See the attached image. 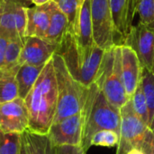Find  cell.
<instances>
[{"instance_id":"6da1fadb","label":"cell","mask_w":154,"mask_h":154,"mask_svg":"<svg viewBox=\"0 0 154 154\" xmlns=\"http://www.w3.org/2000/svg\"><path fill=\"white\" fill-rule=\"evenodd\" d=\"M29 114V129L47 134L55 118L58 104L56 73L51 58L43 67L36 83L24 98Z\"/></svg>"},{"instance_id":"7a4b0ae2","label":"cell","mask_w":154,"mask_h":154,"mask_svg":"<svg viewBox=\"0 0 154 154\" xmlns=\"http://www.w3.org/2000/svg\"><path fill=\"white\" fill-rule=\"evenodd\" d=\"M83 118L82 148L88 152L94 134L101 130H113L120 134L121 112L113 106L94 82L86 88L81 109Z\"/></svg>"},{"instance_id":"3957f363","label":"cell","mask_w":154,"mask_h":154,"mask_svg":"<svg viewBox=\"0 0 154 154\" xmlns=\"http://www.w3.org/2000/svg\"><path fill=\"white\" fill-rule=\"evenodd\" d=\"M105 52L97 44L87 48L80 46L69 31L57 51L71 76L86 88L96 81Z\"/></svg>"},{"instance_id":"277c9868","label":"cell","mask_w":154,"mask_h":154,"mask_svg":"<svg viewBox=\"0 0 154 154\" xmlns=\"http://www.w3.org/2000/svg\"><path fill=\"white\" fill-rule=\"evenodd\" d=\"M121 128L116 154L139 149L144 154H154V134L150 127L134 113L129 100L120 108Z\"/></svg>"},{"instance_id":"5b68a950","label":"cell","mask_w":154,"mask_h":154,"mask_svg":"<svg viewBox=\"0 0 154 154\" xmlns=\"http://www.w3.org/2000/svg\"><path fill=\"white\" fill-rule=\"evenodd\" d=\"M52 58L58 89L57 111L53 121L55 123L81 112L86 87L71 76L60 54L55 52Z\"/></svg>"},{"instance_id":"8992f818","label":"cell","mask_w":154,"mask_h":154,"mask_svg":"<svg viewBox=\"0 0 154 154\" xmlns=\"http://www.w3.org/2000/svg\"><path fill=\"white\" fill-rule=\"evenodd\" d=\"M107 100L116 107L121 108L130 98L123 82L121 64V45H116L106 51L102 65L95 81Z\"/></svg>"},{"instance_id":"52a82bcc","label":"cell","mask_w":154,"mask_h":154,"mask_svg":"<svg viewBox=\"0 0 154 154\" xmlns=\"http://www.w3.org/2000/svg\"><path fill=\"white\" fill-rule=\"evenodd\" d=\"M91 18L95 43L104 51L117 45L110 1L91 0Z\"/></svg>"},{"instance_id":"ba28073f","label":"cell","mask_w":154,"mask_h":154,"mask_svg":"<svg viewBox=\"0 0 154 154\" xmlns=\"http://www.w3.org/2000/svg\"><path fill=\"white\" fill-rule=\"evenodd\" d=\"M82 134L83 118L81 112L53 123L47 134L54 147L67 145L82 147Z\"/></svg>"},{"instance_id":"9c48e42d","label":"cell","mask_w":154,"mask_h":154,"mask_svg":"<svg viewBox=\"0 0 154 154\" xmlns=\"http://www.w3.org/2000/svg\"><path fill=\"white\" fill-rule=\"evenodd\" d=\"M122 45H126L135 51L143 68L152 69L154 30L138 23L132 26Z\"/></svg>"},{"instance_id":"30bf717a","label":"cell","mask_w":154,"mask_h":154,"mask_svg":"<svg viewBox=\"0 0 154 154\" xmlns=\"http://www.w3.org/2000/svg\"><path fill=\"white\" fill-rule=\"evenodd\" d=\"M29 129V114L24 99L17 97L0 104V131L23 134Z\"/></svg>"},{"instance_id":"8fae6325","label":"cell","mask_w":154,"mask_h":154,"mask_svg":"<svg viewBox=\"0 0 154 154\" xmlns=\"http://www.w3.org/2000/svg\"><path fill=\"white\" fill-rule=\"evenodd\" d=\"M26 8L10 2L0 1V37L7 40L24 38Z\"/></svg>"},{"instance_id":"7c38bea8","label":"cell","mask_w":154,"mask_h":154,"mask_svg":"<svg viewBox=\"0 0 154 154\" xmlns=\"http://www.w3.org/2000/svg\"><path fill=\"white\" fill-rule=\"evenodd\" d=\"M59 46L53 45L39 37H24L18 64L32 66H44L57 52Z\"/></svg>"},{"instance_id":"4fadbf2b","label":"cell","mask_w":154,"mask_h":154,"mask_svg":"<svg viewBox=\"0 0 154 154\" xmlns=\"http://www.w3.org/2000/svg\"><path fill=\"white\" fill-rule=\"evenodd\" d=\"M121 64L124 87L131 98L141 82L143 67L135 51L126 45H121Z\"/></svg>"},{"instance_id":"5bb4252c","label":"cell","mask_w":154,"mask_h":154,"mask_svg":"<svg viewBox=\"0 0 154 154\" xmlns=\"http://www.w3.org/2000/svg\"><path fill=\"white\" fill-rule=\"evenodd\" d=\"M71 33L74 35L77 42L82 47L87 48L96 44L93 39L91 0L81 1L77 15L75 26Z\"/></svg>"},{"instance_id":"9a60e30c","label":"cell","mask_w":154,"mask_h":154,"mask_svg":"<svg viewBox=\"0 0 154 154\" xmlns=\"http://www.w3.org/2000/svg\"><path fill=\"white\" fill-rule=\"evenodd\" d=\"M46 7L50 16V23L43 40L51 44L60 46L69 30V20L53 0L48 2Z\"/></svg>"},{"instance_id":"2e32d148","label":"cell","mask_w":154,"mask_h":154,"mask_svg":"<svg viewBox=\"0 0 154 154\" xmlns=\"http://www.w3.org/2000/svg\"><path fill=\"white\" fill-rule=\"evenodd\" d=\"M49 23L50 16L46 4L26 8V27L24 36H33L44 39Z\"/></svg>"},{"instance_id":"e0dca14e","label":"cell","mask_w":154,"mask_h":154,"mask_svg":"<svg viewBox=\"0 0 154 154\" xmlns=\"http://www.w3.org/2000/svg\"><path fill=\"white\" fill-rule=\"evenodd\" d=\"M20 65L0 69V104L19 97L16 73Z\"/></svg>"},{"instance_id":"ac0fdd59","label":"cell","mask_w":154,"mask_h":154,"mask_svg":"<svg viewBox=\"0 0 154 154\" xmlns=\"http://www.w3.org/2000/svg\"><path fill=\"white\" fill-rule=\"evenodd\" d=\"M45 66V65H44ZM44 66L20 65L16 73L19 97L24 99L36 83Z\"/></svg>"},{"instance_id":"d6986e66","label":"cell","mask_w":154,"mask_h":154,"mask_svg":"<svg viewBox=\"0 0 154 154\" xmlns=\"http://www.w3.org/2000/svg\"><path fill=\"white\" fill-rule=\"evenodd\" d=\"M116 36H119L118 45H122L128 32L127 15L128 0H109Z\"/></svg>"},{"instance_id":"ffe728a7","label":"cell","mask_w":154,"mask_h":154,"mask_svg":"<svg viewBox=\"0 0 154 154\" xmlns=\"http://www.w3.org/2000/svg\"><path fill=\"white\" fill-rule=\"evenodd\" d=\"M27 154H55V147L47 134H39L30 130L23 134Z\"/></svg>"},{"instance_id":"44dd1931","label":"cell","mask_w":154,"mask_h":154,"mask_svg":"<svg viewBox=\"0 0 154 154\" xmlns=\"http://www.w3.org/2000/svg\"><path fill=\"white\" fill-rule=\"evenodd\" d=\"M149 109V122L150 126L154 117V73L152 70L143 68L142 77L140 82Z\"/></svg>"},{"instance_id":"7402d4cb","label":"cell","mask_w":154,"mask_h":154,"mask_svg":"<svg viewBox=\"0 0 154 154\" xmlns=\"http://www.w3.org/2000/svg\"><path fill=\"white\" fill-rule=\"evenodd\" d=\"M130 101L132 103V106H133L134 113L139 116V118H141L150 127L148 105H147L146 98L143 94L141 84H139V86L137 87L135 92L130 98Z\"/></svg>"},{"instance_id":"603a6c76","label":"cell","mask_w":154,"mask_h":154,"mask_svg":"<svg viewBox=\"0 0 154 154\" xmlns=\"http://www.w3.org/2000/svg\"><path fill=\"white\" fill-rule=\"evenodd\" d=\"M23 42L24 38L17 37L8 40L5 56V64L4 67L12 68L14 66L19 65L18 60L23 48Z\"/></svg>"},{"instance_id":"cb8c5ba5","label":"cell","mask_w":154,"mask_h":154,"mask_svg":"<svg viewBox=\"0 0 154 154\" xmlns=\"http://www.w3.org/2000/svg\"><path fill=\"white\" fill-rule=\"evenodd\" d=\"M119 143V134L113 130H101L93 134L90 140V147H116Z\"/></svg>"},{"instance_id":"d4e9b609","label":"cell","mask_w":154,"mask_h":154,"mask_svg":"<svg viewBox=\"0 0 154 154\" xmlns=\"http://www.w3.org/2000/svg\"><path fill=\"white\" fill-rule=\"evenodd\" d=\"M22 134L0 131V154H19Z\"/></svg>"},{"instance_id":"484cf974","label":"cell","mask_w":154,"mask_h":154,"mask_svg":"<svg viewBox=\"0 0 154 154\" xmlns=\"http://www.w3.org/2000/svg\"><path fill=\"white\" fill-rule=\"evenodd\" d=\"M136 14L140 16L139 23L154 30V0H140Z\"/></svg>"},{"instance_id":"4316f807","label":"cell","mask_w":154,"mask_h":154,"mask_svg":"<svg viewBox=\"0 0 154 154\" xmlns=\"http://www.w3.org/2000/svg\"><path fill=\"white\" fill-rule=\"evenodd\" d=\"M55 154H87L80 146H58L55 147Z\"/></svg>"},{"instance_id":"83f0119b","label":"cell","mask_w":154,"mask_h":154,"mask_svg":"<svg viewBox=\"0 0 154 154\" xmlns=\"http://www.w3.org/2000/svg\"><path fill=\"white\" fill-rule=\"evenodd\" d=\"M140 0H128V15H127V25L128 29H130L133 26V21L134 18V15L136 14V8L139 4Z\"/></svg>"},{"instance_id":"f1b7e54d","label":"cell","mask_w":154,"mask_h":154,"mask_svg":"<svg viewBox=\"0 0 154 154\" xmlns=\"http://www.w3.org/2000/svg\"><path fill=\"white\" fill-rule=\"evenodd\" d=\"M7 43H8L7 39L0 37V69L3 68L5 64V56Z\"/></svg>"},{"instance_id":"f546056e","label":"cell","mask_w":154,"mask_h":154,"mask_svg":"<svg viewBox=\"0 0 154 154\" xmlns=\"http://www.w3.org/2000/svg\"><path fill=\"white\" fill-rule=\"evenodd\" d=\"M0 1H3V2H10V3H14V4H17V5H20L25 8H28V7H31L32 5V0H0Z\"/></svg>"},{"instance_id":"4dcf8cb0","label":"cell","mask_w":154,"mask_h":154,"mask_svg":"<svg viewBox=\"0 0 154 154\" xmlns=\"http://www.w3.org/2000/svg\"><path fill=\"white\" fill-rule=\"evenodd\" d=\"M50 1L51 0H32V5H43Z\"/></svg>"},{"instance_id":"1f68e13d","label":"cell","mask_w":154,"mask_h":154,"mask_svg":"<svg viewBox=\"0 0 154 154\" xmlns=\"http://www.w3.org/2000/svg\"><path fill=\"white\" fill-rule=\"evenodd\" d=\"M19 154H27L26 153V149H25V144H24V141L23 138V134H22V140H21V147H20V152Z\"/></svg>"},{"instance_id":"d6a6232c","label":"cell","mask_w":154,"mask_h":154,"mask_svg":"<svg viewBox=\"0 0 154 154\" xmlns=\"http://www.w3.org/2000/svg\"><path fill=\"white\" fill-rule=\"evenodd\" d=\"M125 154H144L141 150H139V149H133V150H131V151H129L128 152H126V153Z\"/></svg>"},{"instance_id":"836d02e7","label":"cell","mask_w":154,"mask_h":154,"mask_svg":"<svg viewBox=\"0 0 154 154\" xmlns=\"http://www.w3.org/2000/svg\"><path fill=\"white\" fill-rule=\"evenodd\" d=\"M150 129L152 130V132L153 133V134H154V117H153V120H152V125H151V126H150Z\"/></svg>"},{"instance_id":"e575fe53","label":"cell","mask_w":154,"mask_h":154,"mask_svg":"<svg viewBox=\"0 0 154 154\" xmlns=\"http://www.w3.org/2000/svg\"><path fill=\"white\" fill-rule=\"evenodd\" d=\"M152 72L154 73V59H153V65H152Z\"/></svg>"}]
</instances>
